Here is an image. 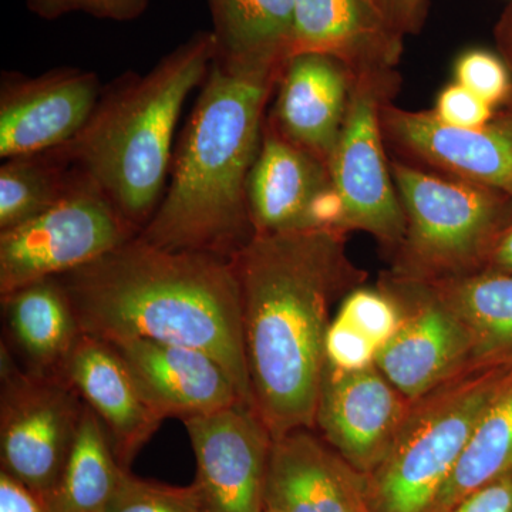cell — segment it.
<instances>
[{"label":"cell","mask_w":512,"mask_h":512,"mask_svg":"<svg viewBox=\"0 0 512 512\" xmlns=\"http://www.w3.org/2000/svg\"><path fill=\"white\" fill-rule=\"evenodd\" d=\"M349 232L306 228L254 235L231 258L255 410L272 439L315 429L330 311L362 286Z\"/></svg>","instance_id":"cell-1"},{"label":"cell","mask_w":512,"mask_h":512,"mask_svg":"<svg viewBox=\"0 0 512 512\" xmlns=\"http://www.w3.org/2000/svg\"><path fill=\"white\" fill-rule=\"evenodd\" d=\"M57 278L86 335L109 343L151 339L202 350L224 366L242 400L255 409L231 259L168 251L134 237Z\"/></svg>","instance_id":"cell-2"},{"label":"cell","mask_w":512,"mask_h":512,"mask_svg":"<svg viewBox=\"0 0 512 512\" xmlns=\"http://www.w3.org/2000/svg\"><path fill=\"white\" fill-rule=\"evenodd\" d=\"M279 77L214 60L175 148L163 200L138 238L228 259L254 238L248 180Z\"/></svg>","instance_id":"cell-3"},{"label":"cell","mask_w":512,"mask_h":512,"mask_svg":"<svg viewBox=\"0 0 512 512\" xmlns=\"http://www.w3.org/2000/svg\"><path fill=\"white\" fill-rule=\"evenodd\" d=\"M215 55L212 32H198L150 72L121 74L103 87L83 130L52 150L93 181L137 232L163 200L181 111L204 83Z\"/></svg>","instance_id":"cell-4"},{"label":"cell","mask_w":512,"mask_h":512,"mask_svg":"<svg viewBox=\"0 0 512 512\" xmlns=\"http://www.w3.org/2000/svg\"><path fill=\"white\" fill-rule=\"evenodd\" d=\"M406 229L393 252L394 279L436 282L483 271L512 218V197L390 158Z\"/></svg>","instance_id":"cell-5"},{"label":"cell","mask_w":512,"mask_h":512,"mask_svg":"<svg viewBox=\"0 0 512 512\" xmlns=\"http://www.w3.org/2000/svg\"><path fill=\"white\" fill-rule=\"evenodd\" d=\"M511 370L473 365L412 402L389 454L366 476L373 512H429Z\"/></svg>","instance_id":"cell-6"},{"label":"cell","mask_w":512,"mask_h":512,"mask_svg":"<svg viewBox=\"0 0 512 512\" xmlns=\"http://www.w3.org/2000/svg\"><path fill=\"white\" fill-rule=\"evenodd\" d=\"M49 210L0 231V295L92 264L137 237L133 227L86 175Z\"/></svg>","instance_id":"cell-7"},{"label":"cell","mask_w":512,"mask_h":512,"mask_svg":"<svg viewBox=\"0 0 512 512\" xmlns=\"http://www.w3.org/2000/svg\"><path fill=\"white\" fill-rule=\"evenodd\" d=\"M396 70L355 77L330 181L342 204V228L363 231L393 252L402 242L406 218L394 185L382 130V110L394 99Z\"/></svg>","instance_id":"cell-8"},{"label":"cell","mask_w":512,"mask_h":512,"mask_svg":"<svg viewBox=\"0 0 512 512\" xmlns=\"http://www.w3.org/2000/svg\"><path fill=\"white\" fill-rule=\"evenodd\" d=\"M0 470L45 500L72 453L86 404L63 376L30 373L2 343Z\"/></svg>","instance_id":"cell-9"},{"label":"cell","mask_w":512,"mask_h":512,"mask_svg":"<svg viewBox=\"0 0 512 512\" xmlns=\"http://www.w3.org/2000/svg\"><path fill=\"white\" fill-rule=\"evenodd\" d=\"M379 288L399 308V325L377 350L375 365L410 402L473 366L467 326L429 284L384 272Z\"/></svg>","instance_id":"cell-10"},{"label":"cell","mask_w":512,"mask_h":512,"mask_svg":"<svg viewBox=\"0 0 512 512\" xmlns=\"http://www.w3.org/2000/svg\"><path fill=\"white\" fill-rule=\"evenodd\" d=\"M382 130L394 158L512 197V100L478 128L448 126L433 111L390 101L382 110Z\"/></svg>","instance_id":"cell-11"},{"label":"cell","mask_w":512,"mask_h":512,"mask_svg":"<svg viewBox=\"0 0 512 512\" xmlns=\"http://www.w3.org/2000/svg\"><path fill=\"white\" fill-rule=\"evenodd\" d=\"M197 463L204 512H265L272 439L254 407L241 402L183 421Z\"/></svg>","instance_id":"cell-12"},{"label":"cell","mask_w":512,"mask_h":512,"mask_svg":"<svg viewBox=\"0 0 512 512\" xmlns=\"http://www.w3.org/2000/svg\"><path fill=\"white\" fill-rule=\"evenodd\" d=\"M103 92L99 76L59 67L40 76L3 72L0 80V157L47 153L72 141Z\"/></svg>","instance_id":"cell-13"},{"label":"cell","mask_w":512,"mask_h":512,"mask_svg":"<svg viewBox=\"0 0 512 512\" xmlns=\"http://www.w3.org/2000/svg\"><path fill=\"white\" fill-rule=\"evenodd\" d=\"M410 406L375 363L357 370L326 365L316 427L326 443L367 476L389 454Z\"/></svg>","instance_id":"cell-14"},{"label":"cell","mask_w":512,"mask_h":512,"mask_svg":"<svg viewBox=\"0 0 512 512\" xmlns=\"http://www.w3.org/2000/svg\"><path fill=\"white\" fill-rule=\"evenodd\" d=\"M265 503L279 512H373L365 474L311 429L272 443Z\"/></svg>","instance_id":"cell-15"},{"label":"cell","mask_w":512,"mask_h":512,"mask_svg":"<svg viewBox=\"0 0 512 512\" xmlns=\"http://www.w3.org/2000/svg\"><path fill=\"white\" fill-rule=\"evenodd\" d=\"M110 345L164 419L185 421L244 402L224 366L202 350L151 339Z\"/></svg>","instance_id":"cell-16"},{"label":"cell","mask_w":512,"mask_h":512,"mask_svg":"<svg viewBox=\"0 0 512 512\" xmlns=\"http://www.w3.org/2000/svg\"><path fill=\"white\" fill-rule=\"evenodd\" d=\"M62 376L103 424L124 470L165 420L148 403L123 357L110 343L83 333Z\"/></svg>","instance_id":"cell-17"},{"label":"cell","mask_w":512,"mask_h":512,"mask_svg":"<svg viewBox=\"0 0 512 512\" xmlns=\"http://www.w3.org/2000/svg\"><path fill=\"white\" fill-rule=\"evenodd\" d=\"M355 76L345 64L318 53L292 56L275 87L266 123L326 165L338 144Z\"/></svg>","instance_id":"cell-18"},{"label":"cell","mask_w":512,"mask_h":512,"mask_svg":"<svg viewBox=\"0 0 512 512\" xmlns=\"http://www.w3.org/2000/svg\"><path fill=\"white\" fill-rule=\"evenodd\" d=\"M403 49L375 0H295L292 56H330L359 77L393 72Z\"/></svg>","instance_id":"cell-19"},{"label":"cell","mask_w":512,"mask_h":512,"mask_svg":"<svg viewBox=\"0 0 512 512\" xmlns=\"http://www.w3.org/2000/svg\"><path fill=\"white\" fill-rule=\"evenodd\" d=\"M332 187L328 165L266 123L247 198L255 235L312 227L313 208Z\"/></svg>","instance_id":"cell-20"},{"label":"cell","mask_w":512,"mask_h":512,"mask_svg":"<svg viewBox=\"0 0 512 512\" xmlns=\"http://www.w3.org/2000/svg\"><path fill=\"white\" fill-rule=\"evenodd\" d=\"M8 342H2L23 369L62 376L83 335L69 296L57 276L0 295Z\"/></svg>","instance_id":"cell-21"},{"label":"cell","mask_w":512,"mask_h":512,"mask_svg":"<svg viewBox=\"0 0 512 512\" xmlns=\"http://www.w3.org/2000/svg\"><path fill=\"white\" fill-rule=\"evenodd\" d=\"M215 60L248 73L281 76L292 56L295 0H208Z\"/></svg>","instance_id":"cell-22"},{"label":"cell","mask_w":512,"mask_h":512,"mask_svg":"<svg viewBox=\"0 0 512 512\" xmlns=\"http://www.w3.org/2000/svg\"><path fill=\"white\" fill-rule=\"evenodd\" d=\"M423 284L467 326L473 365L512 366V275L478 271Z\"/></svg>","instance_id":"cell-23"},{"label":"cell","mask_w":512,"mask_h":512,"mask_svg":"<svg viewBox=\"0 0 512 512\" xmlns=\"http://www.w3.org/2000/svg\"><path fill=\"white\" fill-rule=\"evenodd\" d=\"M512 474V370L485 407L429 512H450L477 488Z\"/></svg>","instance_id":"cell-24"},{"label":"cell","mask_w":512,"mask_h":512,"mask_svg":"<svg viewBox=\"0 0 512 512\" xmlns=\"http://www.w3.org/2000/svg\"><path fill=\"white\" fill-rule=\"evenodd\" d=\"M124 470L96 414L86 406L79 434L56 490L50 512H104L119 490Z\"/></svg>","instance_id":"cell-25"},{"label":"cell","mask_w":512,"mask_h":512,"mask_svg":"<svg viewBox=\"0 0 512 512\" xmlns=\"http://www.w3.org/2000/svg\"><path fill=\"white\" fill-rule=\"evenodd\" d=\"M74 175L52 151L8 158L0 168V231L53 207L69 191Z\"/></svg>","instance_id":"cell-26"},{"label":"cell","mask_w":512,"mask_h":512,"mask_svg":"<svg viewBox=\"0 0 512 512\" xmlns=\"http://www.w3.org/2000/svg\"><path fill=\"white\" fill-rule=\"evenodd\" d=\"M104 512H204L194 484L178 487L127 471Z\"/></svg>","instance_id":"cell-27"},{"label":"cell","mask_w":512,"mask_h":512,"mask_svg":"<svg viewBox=\"0 0 512 512\" xmlns=\"http://www.w3.org/2000/svg\"><path fill=\"white\" fill-rule=\"evenodd\" d=\"M456 82L491 107H503L512 100L510 67L503 57L488 50L463 53L454 67Z\"/></svg>","instance_id":"cell-28"},{"label":"cell","mask_w":512,"mask_h":512,"mask_svg":"<svg viewBox=\"0 0 512 512\" xmlns=\"http://www.w3.org/2000/svg\"><path fill=\"white\" fill-rule=\"evenodd\" d=\"M338 316L348 320L379 350L399 325V308L383 289H353L340 301Z\"/></svg>","instance_id":"cell-29"},{"label":"cell","mask_w":512,"mask_h":512,"mask_svg":"<svg viewBox=\"0 0 512 512\" xmlns=\"http://www.w3.org/2000/svg\"><path fill=\"white\" fill-rule=\"evenodd\" d=\"M151 0H26L30 12L45 20H56L70 13L93 18L131 22L146 12Z\"/></svg>","instance_id":"cell-30"},{"label":"cell","mask_w":512,"mask_h":512,"mask_svg":"<svg viewBox=\"0 0 512 512\" xmlns=\"http://www.w3.org/2000/svg\"><path fill=\"white\" fill-rule=\"evenodd\" d=\"M377 348L348 320L336 318L326 336V365L338 370H357L373 365Z\"/></svg>","instance_id":"cell-31"},{"label":"cell","mask_w":512,"mask_h":512,"mask_svg":"<svg viewBox=\"0 0 512 512\" xmlns=\"http://www.w3.org/2000/svg\"><path fill=\"white\" fill-rule=\"evenodd\" d=\"M433 113L448 126L478 128L493 119L495 109L456 82L441 90Z\"/></svg>","instance_id":"cell-32"},{"label":"cell","mask_w":512,"mask_h":512,"mask_svg":"<svg viewBox=\"0 0 512 512\" xmlns=\"http://www.w3.org/2000/svg\"><path fill=\"white\" fill-rule=\"evenodd\" d=\"M450 512H512V474L477 488Z\"/></svg>","instance_id":"cell-33"},{"label":"cell","mask_w":512,"mask_h":512,"mask_svg":"<svg viewBox=\"0 0 512 512\" xmlns=\"http://www.w3.org/2000/svg\"><path fill=\"white\" fill-rule=\"evenodd\" d=\"M375 3L403 37L417 35L429 15L430 0H375Z\"/></svg>","instance_id":"cell-34"},{"label":"cell","mask_w":512,"mask_h":512,"mask_svg":"<svg viewBox=\"0 0 512 512\" xmlns=\"http://www.w3.org/2000/svg\"><path fill=\"white\" fill-rule=\"evenodd\" d=\"M0 512H50L45 498L0 470Z\"/></svg>","instance_id":"cell-35"},{"label":"cell","mask_w":512,"mask_h":512,"mask_svg":"<svg viewBox=\"0 0 512 512\" xmlns=\"http://www.w3.org/2000/svg\"><path fill=\"white\" fill-rule=\"evenodd\" d=\"M483 271L512 275V218L495 239Z\"/></svg>","instance_id":"cell-36"},{"label":"cell","mask_w":512,"mask_h":512,"mask_svg":"<svg viewBox=\"0 0 512 512\" xmlns=\"http://www.w3.org/2000/svg\"><path fill=\"white\" fill-rule=\"evenodd\" d=\"M498 53L512 70V2L503 10L494 28Z\"/></svg>","instance_id":"cell-37"},{"label":"cell","mask_w":512,"mask_h":512,"mask_svg":"<svg viewBox=\"0 0 512 512\" xmlns=\"http://www.w3.org/2000/svg\"><path fill=\"white\" fill-rule=\"evenodd\" d=\"M265 512H279V511L272 510V508H266Z\"/></svg>","instance_id":"cell-38"}]
</instances>
